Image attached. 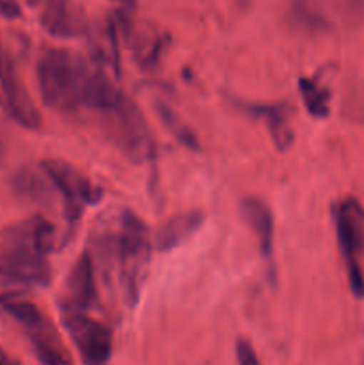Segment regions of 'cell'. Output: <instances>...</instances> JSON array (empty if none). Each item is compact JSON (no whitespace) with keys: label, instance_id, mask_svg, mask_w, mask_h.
I'll list each match as a JSON object with an SVG mask.
<instances>
[{"label":"cell","instance_id":"cell-17","mask_svg":"<svg viewBox=\"0 0 364 365\" xmlns=\"http://www.w3.org/2000/svg\"><path fill=\"white\" fill-rule=\"evenodd\" d=\"M156 109L161 121L164 123V127L171 132V135H173L181 145H184L188 150H193V152L200 150V143L195 132L189 128V125L186 123L170 106H166V103H157Z\"/></svg>","mask_w":364,"mask_h":365},{"label":"cell","instance_id":"cell-12","mask_svg":"<svg viewBox=\"0 0 364 365\" xmlns=\"http://www.w3.org/2000/svg\"><path fill=\"white\" fill-rule=\"evenodd\" d=\"M39 21L54 38H77L88 32L84 14L75 9L70 0H43Z\"/></svg>","mask_w":364,"mask_h":365},{"label":"cell","instance_id":"cell-8","mask_svg":"<svg viewBox=\"0 0 364 365\" xmlns=\"http://www.w3.org/2000/svg\"><path fill=\"white\" fill-rule=\"evenodd\" d=\"M61 321L82 365H107L113 356V331L88 312L61 310Z\"/></svg>","mask_w":364,"mask_h":365},{"label":"cell","instance_id":"cell-15","mask_svg":"<svg viewBox=\"0 0 364 365\" xmlns=\"http://www.w3.org/2000/svg\"><path fill=\"white\" fill-rule=\"evenodd\" d=\"M203 223V214L200 210H189L170 217L163 227L157 230L153 246L157 252L166 253L178 248L182 242L188 241Z\"/></svg>","mask_w":364,"mask_h":365},{"label":"cell","instance_id":"cell-18","mask_svg":"<svg viewBox=\"0 0 364 365\" xmlns=\"http://www.w3.org/2000/svg\"><path fill=\"white\" fill-rule=\"evenodd\" d=\"M236 362L238 365H263L261 364L259 356H257L256 349L250 344L246 339H238L236 341Z\"/></svg>","mask_w":364,"mask_h":365},{"label":"cell","instance_id":"cell-1","mask_svg":"<svg viewBox=\"0 0 364 365\" xmlns=\"http://www.w3.org/2000/svg\"><path fill=\"white\" fill-rule=\"evenodd\" d=\"M153 252V237L148 225L132 210H121L113 217L95 241V264L103 274L116 271L123 302L134 309L148 277ZM95 259V257H93Z\"/></svg>","mask_w":364,"mask_h":365},{"label":"cell","instance_id":"cell-16","mask_svg":"<svg viewBox=\"0 0 364 365\" xmlns=\"http://www.w3.org/2000/svg\"><path fill=\"white\" fill-rule=\"evenodd\" d=\"M298 91L307 113L316 120H323L330 113V95L323 86L318 84L314 78L300 77Z\"/></svg>","mask_w":364,"mask_h":365},{"label":"cell","instance_id":"cell-6","mask_svg":"<svg viewBox=\"0 0 364 365\" xmlns=\"http://www.w3.org/2000/svg\"><path fill=\"white\" fill-rule=\"evenodd\" d=\"M334 225L338 245L346 266V278L352 294L364 298V273L360 266V253L364 250V209L355 198L341 200L334 207Z\"/></svg>","mask_w":364,"mask_h":365},{"label":"cell","instance_id":"cell-19","mask_svg":"<svg viewBox=\"0 0 364 365\" xmlns=\"http://www.w3.org/2000/svg\"><path fill=\"white\" fill-rule=\"evenodd\" d=\"M0 16L6 20H16L21 16V7L14 0H0Z\"/></svg>","mask_w":364,"mask_h":365},{"label":"cell","instance_id":"cell-10","mask_svg":"<svg viewBox=\"0 0 364 365\" xmlns=\"http://www.w3.org/2000/svg\"><path fill=\"white\" fill-rule=\"evenodd\" d=\"M96 274L98 271H96L95 259L91 252L86 250L79 255L68 274L61 310L86 312L96 299Z\"/></svg>","mask_w":364,"mask_h":365},{"label":"cell","instance_id":"cell-5","mask_svg":"<svg viewBox=\"0 0 364 365\" xmlns=\"http://www.w3.org/2000/svg\"><path fill=\"white\" fill-rule=\"evenodd\" d=\"M0 307L7 316L13 317L27 335L36 359L41 365H74L63 339L57 334L52 321L41 312L36 303L14 294L4 292L0 294Z\"/></svg>","mask_w":364,"mask_h":365},{"label":"cell","instance_id":"cell-14","mask_svg":"<svg viewBox=\"0 0 364 365\" xmlns=\"http://www.w3.org/2000/svg\"><path fill=\"white\" fill-rule=\"evenodd\" d=\"M11 185H13V191L18 198L39 207H49L52 203V200L57 196L52 182L49 180V177L41 170V166L20 168L14 173Z\"/></svg>","mask_w":364,"mask_h":365},{"label":"cell","instance_id":"cell-4","mask_svg":"<svg viewBox=\"0 0 364 365\" xmlns=\"http://www.w3.org/2000/svg\"><path fill=\"white\" fill-rule=\"evenodd\" d=\"M106 138L136 164L148 163L156 155L152 134L141 110L127 95H121L113 107L95 118Z\"/></svg>","mask_w":364,"mask_h":365},{"label":"cell","instance_id":"cell-3","mask_svg":"<svg viewBox=\"0 0 364 365\" xmlns=\"http://www.w3.org/2000/svg\"><path fill=\"white\" fill-rule=\"evenodd\" d=\"M95 63L68 48H49L38 63L41 102L59 113L79 114Z\"/></svg>","mask_w":364,"mask_h":365},{"label":"cell","instance_id":"cell-2","mask_svg":"<svg viewBox=\"0 0 364 365\" xmlns=\"http://www.w3.org/2000/svg\"><path fill=\"white\" fill-rule=\"evenodd\" d=\"M56 228L46 217L31 216L0 230V285L45 287L50 284V253Z\"/></svg>","mask_w":364,"mask_h":365},{"label":"cell","instance_id":"cell-9","mask_svg":"<svg viewBox=\"0 0 364 365\" xmlns=\"http://www.w3.org/2000/svg\"><path fill=\"white\" fill-rule=\"evenodd\" d=\"M0 89L9 116L20 127L38 130L41 127V114L4 46H0Z\"/></svg>","mask_w":364,"mask_h":365},{"label":"cell","instance_id":"cell-22","mask_svg":"<svg viewBox=\"0 0 364 365\" xmlns=\"http://www.w3.org/2000/svg\"><path fill=\"white\" fill-rule=\"evenodd\" d=\"M39 2H43V0H27V4H29V6H31V7H36Z\"/></svg>","mask_w":364,"mask_h":365},{"label":"cell","instance_id":"cell-21","mask_svg":"<svg viewBox=\"0 0 364 365\" xmlns=\"http://www.w3.org/2000/svg\"><path fill=\"white\" fill-rule=\"evenodd\" d=\"M0 365H14V364L9 362V360H7L6 356H0Z\"/></svg>","mask_w":364,"mask_h":365},{"label":"cell","instance_id":"cell-20","mask_svg":"<svg viewBox=\"0 0 364 365\" xmlns=\"http://www.w3.org/2000/svg\"><path fill=\"white\" fill-rule=\"evenodd\" d=\"M120 2L123 4L125 7H132V6H134V0H120Z\"/></svg>","mask_w":364,"mask_h":365},{"label":"cell","instance_id":"cell-7","mask_svg":"<svg viewBox=\"0 0 364 365\" xmlns=\"http://www.w3.org/2000/svg\"><path fill=\"white\" fill-rule=\"evenodd\" d=\"M39 166L52 182L56 195L59 196L66 223L74 228L86 207L98 202L100 189L77 168L61 159H45Z\"/></svg>","mask_w":364,"mask_h":365},{"label":"cell","instance_id":"cell-11","mask_svg":"<svg viewBox=\"0 0 364 365\" xmlns=\"http://www.w3.org/2000/svg\"><path fill=\"white\" fill-rule=\"evenodd\" d=\"M241 216L257 239V246L266 262L271 284L275 282V221L271 209L256 196L241 202Z\"/></svg>","mask_w":364,"mask_h":365},{"label":"cell","instance_id":"cell-13","mask_svg":"<svg viewBox=\"0 0 364 365\" xmlns=\"http://www.w3.org/2000/svg\"><path fill=\"white\" fill-rule=\"evenodd\" d=\"M245 110L266 121L268 132L278 152H285L295 143L291 127V107L288 103H241Z\"/></svg>","mask_w":364,"mask_h":365}]
</instances>
